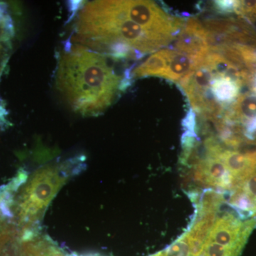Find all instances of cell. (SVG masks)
Returning a JSON list of instances; mask_svg holds the SVG:
<instances>
[{
  "mask_svg": "<svg viewBox=\"0 0 256 256\" xmlns=\"http://www.w3.org/2000/svg\"><path fill=\"white\" fill-rule=\"evenodd\" d=\"M84 166L85 159L78 156L44 165L30 175L22 172L10 186L18 192L16 198L4 191L5 202L15 224L25 232L41 230L42 222L52 201Z\"/></svg>",
  "mask_w": 256,
  "mask_h": 256,
  "instance_id": "3",
  "label": "cell"
},
{
  "mask_svg": "<svg viewBox=\"0 0 256 256\" xmlns=\"http://www.w3.org/2000/svg\"><path fill=\"white\" fill-rule=\"evenodd\" d=\"M6 218H10L8 216L4 214L3 213L2 210L0 208V233H1L2 230L4 229V227L6 226V224L9 223V220H6Z\"/></svg>",
  "mask_w": 256,
  "mask_h": 256,
  "instance_id": "13",
  "label": "cell"
},
{
  "mask_svg": "<svg viewBox=\"0 0 256 256\" xmlns=\"http://www.w3.org/2000/svg\"><path fill=\"white\" fill-rule=\"evenodd\" d=\"M207 32L198 18H186L184 26L175 40L174 50L197 58H203L210 52L206 40Z\"/></svg>",
  "mask_w": 256,
  "mask_h": 256,
  "instance_id": "4",
  "label": "cell"
},
{
  "mask_svg": "<svg viewBox=\"0 0 256 256\" xmlns=\"http://www.w3.org/2000/svg\"><path fill=\"white\" fill-rule=\"evenodd\" d=\"M222 158L227 168L234 175L252 174V170L256 166V161L244 156L238 152L225 151L214 158Z\"/></svg>",
  "mask_w": 256,
  "mask_h": 256,
  "instance_id": "9",
  "label": "cell"
},
{
  "mask_svg": "<svg viewBox=\"0 0 256 256\" xmlns=\"http://www.w3.org/2000/svg\"><path fill=\"white\" fill-rule=\"evenodd\" d=\"M249 194L256 200V174H250L246 183Z\"/></svg>",
  "mask_w": 256,
  "mask_h": 256,
  "instance_id": "12",
  "label": "cell"
},
{
  "mask_svg": "<svg viewBox=\"0 0 256 256\" xmlns=\"http://www.w3.org/2000/svg\"><path fill=\"white\" fill-rule=\"evenodd\" d=\"M200 58L172 50L169 64L163 78L178 84L200 67Z\"/></svg>",
  "mask_w": 256,
  "mask_h": 256,
  "instance_id": "6",
  "label": "cell"
},
{
  "mask_svg": "<svg viewBox=\"0 0 256 256\" xmlns=\"http://www.w3.org/2000/svg\"><path fill=\"white\" fill-rule=\"evenodd\" d=\"M114 60L82 45L66 44L57 64L56 88L74 112L99 116L130 86L132 72L119 75Z\"/></svg>",
  "mask_w": 256,
  "mask_h": 256,
  "instance_id": "1",
  "label": "cell"
},
{
  "mask_svg": "<svg viewBox=\"0 0 256 256\" xmlns=\"http://www.w3.org/2000/svg\"><path fill=\"white\" fill-rule=\"evenodd\" d=\"M235 13L252 24L256 22V1H236Z\"/></svg>",
  "mask_w": 256,
  "mask_h": 256,
  "instance_id": "10",
  "label": "cell"
},
{
  "mask_svg": "<svg viewBox=\"0 0 256 256\" xmlns=\"http://www.w3.org/2000/svg\"><path fill=\"white\" fill-rule=\"evenodd\" d=\"M223 117L232 124H248L256 119V94L247 92L238 96L224 111Z\"/></svg>",
  "mask_w": 256,
  "mask_h": 256,
  "instance_id": "5",
  "label": "cell"
},
{
  "mask_svg": "<svg viewBox=\"0 0 256 256\" xmlns=\"http://www.w3.org/2000/svg\"><path fill=\"white\" fill-rule=\"evenodd\" d=\"M240 85L227 77L214 76L210 86L215 100L224 107L235 102L240 96Z\"/></svg>",
  "mask_w": 256,
  "mask_h": 256,
  "instance_id": "8",
  "label": "cell"
},
{
  "mask_svg": "<svg viewBox=\"0 0 256 256\" xmlns=\"http://www.w3.org/2000/svg\"><path fill=\"white\" fill-rule=\"evenodd\" d=\"M252 92L256 94V75L254 76V80H252Z\"/></svg>",
  "mask_w": 256,
  "mask_h": 256,
  "instance_id": "14",
  "label": "cell"
},
{
  "mask_svg": "<svg viewBox=\"0 0 256 256\" xmlns=\"http://www.w3.org/2000/svg\"><path fill=\"white\" fill-rule=\"evenodd\" d=\"M171 52L172 50H162L153 54L146 62L132 70V78H163L168 69Z\"/></svg>",
  "mask_w": 256,
  "mask_h": 256,
  "instance_id": "7",
  "label": "cell"
},
{
  "mask_svg": "<svg viewBox=\"0 0 256 256\" xmlns=\"http://www.w3.org/2000/svg\"><path fill=\"white\" fill-rule=\"evenodd\" d=\"M73 42L119 60H139L164 47L131 18L126 1L87 3L77 16Z\"/></svg>",
  "mask_w": 256,
  "mask_h": 256,
  "instance_id": "2",
  "label": "cell"
},
{
  "mask_svg": "<svg viewBox=\"0 0 256 256\" xmlns=\"http://www.w3.org/2000/svg\"><path fill=\"white\" fill-rule=\"evenodd\" d=\"M214 9L220 14H232L235 13L236 3V1H214Z\"/></svg>",
  "mask_w": 256,
  "mask_h": 256,
  "instance_id": "11",
  "label": "cell"
}]
</instances>
